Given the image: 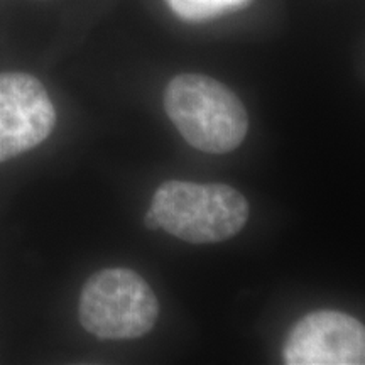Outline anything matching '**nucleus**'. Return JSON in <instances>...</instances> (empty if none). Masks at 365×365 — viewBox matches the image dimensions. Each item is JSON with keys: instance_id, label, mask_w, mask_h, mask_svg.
<instances>
[{"instance_id": "obj_4", "label": "nucleus", "mask_w": 365, "mask_h": 365, "mask_svg": "<svg viewBox=\"0 0 365 365\" xmlns=\"http://www.w3.org/2000/svg\"><path fill=\"white\" fill-rule=\"evenodd\" d=\"M56 124L44 85L27 73H0V163L43 144Z\"/></svg>"}, {"instance_id": "obj_3", "label": "nucleus", "mask_w": 365, "mask_h": 365, "mask_svg": "<svg viewBox=\"0 0 365 365\" xmlns=\"http://www.w3.org/2000/svg\"><path fill=\"white\" fill-rule=\"evenodd\" d=\"M159 304L144 277L125 267H108L86 279L80 294L81 327L102 340H134L158 322Z\"/></svg>"}, {"instance_id": "obj_2", "label": "nucleus", "mask_w": 365, "mask_h": 365, "mask_svg": "<svg viewBox=\"0 0 365 365\" xmlns=\"http://www.w3.org/2000/svg\"><path fill=\"white\" fill-rule=\"evenodd\" d=\"M150 212L159 228L190 244H217L235 237L249 220L245 196L222 182L164 181Z\"/></svg>"}, {"instance_id": "obj_6", "label": "nucleus", "mask_w": 365, "mask_h": 365, "mask_svg": "<svg viewBox=\"0 0 365 365\" xmlns=\"http://www.w3.org/2000/svg\"><path fill=\"white\" fill-rule=\"evenodd\" d=\"M178 17L186 22H208L249 7L254 0H166Z\"/></svg>"}, {"instance_id": "obj_7", "label": "nucleus", "mask_w": 365, "mask_h": 365, "mask_svg": "<svg viewBox=\"0 0 365 365\" xmlns=\"http://www.w3.org/2000/svg\"><path fill=\"white\" fill-rule=\"evenodd\" d=\"M144 227L149 228V230H158L159 228V223H158V218L154 217V213L148 210V213L144 215Z\"/></svg>"}, {"instance_id": "obj_5", "label": "nucleus", "mask_w": 365, "mask_h": 365, "mask_svg": "<svg viewBox=\"0 0 365 365\" xmlns=\"http://www.w3.org/2000/svg\"><path fill=\"white\" fill-rule=\"evenodd\" d=\"M282 360L287 365H362L364 325L335 309L309 313L287 333Z\"/></svg>"}, {"instance_id": "obj_1", "label": "nucleus", "mask_w": 365, "mask_h": 365, "mask_svg": "<svg viewBox=\"0 0 365 365\" xmlns=\"http://www.w3.org/2000/svg\"><path fill=\"white\" fill-rule=\"evenodd\" d=\"M164 110L182 139L207 154L232 153L249 130V115L240 98L200 73H181L168 83Z\"/></svg>"}]
</instances>
